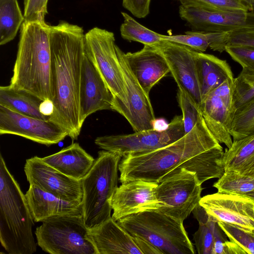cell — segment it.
<instances>
[{
	"instance_id": "29",
	"label": "cell",
	"mask_w": 254,
	"mask_h": 254,
	"mask_svg": "<svg viewBox=\"0 0 254 254\" xmlns=\"http://www.w3.org/2000/svg\"><path fill=\"white\" fill-rule=\"evenodd\" d=\"M213 187L219 192L244 195L254 191V176L225 170Z\"/></svg>"
},
{
	"instance_id": "9",
	"label": "cell",
	"mask_w": 254,
	"mask_h": 254,
	"mask_svg": "<svg viewBox=\"0 0 254 254\" xmlns=\"http://www.w3.org/2000/svg\"><path fill=\"white\" fill-rule=\"evenodd\" d=\"M201 185L195 173L185 169L166 176L155 189L156 211L183 222L199 204Z\"/></svg>"
},
{
	"instance_id": "41",
	"label": "cell",
	"mask_w": 254,
	"mask_h": 254,
	"mask_svg": "<svg viewBox=\"0 0 254 254\" xmlns=\"http://www.w3.org/2000/svg\"><path fill=\"white\" fill-rule=\"evenodd\" d=\"M240 173L254 176V155L248 162Z\"/></svg>"
},
{
	"instance_id": "3",
	"label": "cell",
	"mask_w": 254,
	"mask_h": 254,
	"mask_svg": "<svg viewBox=\"0 0 254 254\" xmlns=\"http://www.w3.org/2000/svg\"><path fill=\"white\" fill-rule=\"evenodd\" d=\"M50 28L46 22L23 23L9 84L42 101L53 98Z\"/></svg>"
},
{
	"instance_id": "31",
	"label": "cell",
	"mask_w": 254,
	"mask_h": 254,
	"mask_svg": "<svg viewBox=\"0 0 254 254\" xmlns=\"http://www.w3.org/2000/svg\"><path fill=\"white\" fill-rule=\"evenodd\" d=\"M254 133V96L235 112L230 128L233 141Z\"/></svg>"
},
{
	"instance_id": "16",
	"label": "cell",
	"mask_w": 254,
	"mask_h": 254,
	"mask_svg": "<svg viewBox=\"0 0 254 254\" xmlns=\"http://www.w3.org/2000/svg\"><path fill=\"white\" fill-rule=\"evenodd\" d=\"M116 49L123 71L127 93V104L120 113L135 132L153 129L156 120L147 95L131 72L125 53L116 45Z\"/></svg>"
},
{
	"instance_id": "15",
	"label": "cell",
	"mask_w": 254,
	"mask_h": 254,
	"mask_svg": "<svg viewBox=\"0 0 254 254\" xmlns=\"http://www.w3.org/2000/svg\"><path fill=\"white\" fill-rule=\"evenodd\" d=\"M179 13L192 31L223 32L254 27V11H209L181 4Z\"/></svg>"
},
{
	"instance_id": "39",
	"label": "cell",
	"mask_w": 254,
	"mask_h": 254,
	"mask_svg": "<svg viewBox=\"0 0 254 254\" xmlns=\"http://www.w3.org/2000/svg\"><path fill=\"white\" fill-rule=\"evenodd\" d=\"M151 0H123V7L138 18L146 17L150 12Z\"/></svg>"
},
{
	"instance_id": "6",
	"label": "cell",
	"mask_w": 254,
	"mask_h": 254,
	"mask_svg": "<svg viewBox=\"0 0 254 254\" xmlns=\"http://www.w3.org/2000/svg\"><path fill=\"white\" fill-rule=\"evenodd\" d=\"M117 222L132 236L146 241L161 254L195 253L183 222L161 212H140L125 217Z\"/></svg>"
},
{
	"instance_id": "27",
	"label": "cell",
	"mask_w": 254,
	"mask_h": 254,
	"mask_svg": "<svg viewBox=\"0 0 254 254\" xmlns=\"http://www.w3.org/2000/svg\"><path fill=\"white\" fill-rule=\"evenodd\" d=\"M254 155V133L233 141L224 152L223 161L225 170L241 172Z\"/></svg>"
},
{
	"instance_id": "1",
	"label": "cell",
	"mask_w": 254,
	"mask_h": 254,
	"mask_svg": "<svg viewBox=\"0 0 254 254\" xmlns=\"http://www.w3.org/2000/svg\"><path fill=\"white\" fill-rule=\"evenodd\" d=\"M224 152L201 115L192 129L176 141L154 150L123 157L119 165V181L159 183L185 169L195 173L202 184L223 175Z\"/></svg>"
},
{
	"instance_id": "2",
	"label": "cell",
	"mask_w": 254,
	"mask_h": 254,
	"mask_svg": "<svg viewBox=\"0 0 254 254\" xmlns=\"http://www.w3.org/2000/svg\"><path fill=\"white\" fill-rule=\"evenodd\" d=\"M52 82L54 111L49 120L72 140L80 134V92L85 56V34L77 25L61 21L50 25Z\"/></svg>"
},
{
	"instance_id": "11",
	"label": "cell",
	"mask_w": 254,
	"mask_h": 254,
	"mask_svg": "<svg viewBox=\"0 0 254 254\" xmlns=\"http://www.w3.org/2000/svg\"><path fill=\"white\" fill-rule=\"evenodd\" d=\"M234 79H228L211 91L200 105L201 113L207 127L217 141L227 148L233 142L230 128L236 110Z\"/></svg>"
},
{
	"instance_id": "23",
	"label": "cell",
	"mask_w": 254,
	"mask_h": 254,
	"mask_svg": "<svg viewBox=\"0 0 254 254\" xmlns=\"http://www.w3.org/2000/svg\"><path fill=\"white\" fill-rule=\"evenodd\" d=\"M41 158L62 173L78 180L85 177L95 160L78 143H73L56 153Z\"/></svg>"
},
{
	"instance_id": "19",
	"label": "cell",
	"mask_w": 254,
	"mask_h": 254,
	"mask_svg": "<svg viewBox=\"0 0 254 254\" xmlns=\"http://www.w3.org/2000/svg\"><path fill=\"white\" fill-rule=\"evenodd\" d=\"M114 96L102 75L85 54L80 92V122L101 110H113Z\"/></svg>"
},
{
	"instance_id": "13",
	"label": "cell",
	"mask_w": 254,
	"mask_h": 254,
	"mask_svg": "<svg viewBox=\"0 0 254 254\" xmlns=\"http://www.w3.org/2000/svg\"><path fill=\"white\" fill-rule=\"evenodd\" d=\"M199 204L218 222L254 234V201L242 195L217 192L201 198Z\"/></svg>"
},
{
	"instance_id": "14",
	"label": "cell",
	"mask_w": 254,
	"mask_h": 254,
	"mask_svg": "<svg viewBox=\"0 0 254 254\" xmlns=\"http://www.w3.org/2000/svg\"><path fill=\"white\" fill-rule=\"evenodd\" d=\"M27 181L66 200L82 202L81 180L70 178L44 162L41 157L27 159L24 167Z\"/></svg>"
},
{
	"instance_id": "30",
	"label": "cell",
	"mask_w": 254,
	"mask_h": 254,
	"mask_svg": "<svg viewBox=\"0 0 254 254\" xmlns=\"http://www.w3.org/2000/svg\"><path fill=\"white\" fill-rule=\"evenodd\" d=\"M192 213L199 223L198 229L193 236L197 252L199 254H212L214 236L212 218L199 204Z\"/></svg>"
},
{
	"instance_id": "34",
	"label": "cell",
	"mask_w": 254,
	"mask_h": 254,
	"mask_svg": "<svg viewBox=\"0 0 254 254\" xmlns=\"http://www.w3.org/2000/svg\"><path fill=\"white\" fill-rule=\"evenodd\" d=\"M177 99L182 111L185 134L190 131L201 116L200 106L183 88L178 87Z\"/></svg>"
},
{
	"instance_id": "38",
	"label": "cell",
	"mask_w": 254,
	"mask_h": 254,
	"mask_svg": "<svg viewBox=\"0 0 254 254\" xmlns=\"http://www.w3.org/2000/svg\"><path fill=\"white\" fill-rule=\"evenodd\" d=\"M235 45L254 47V27L245 28L229 32L226 46Z\"/></svg>"
},
{
	"instance_id": "40",
	"label": "cell",
	"mask_w": 254,
	"mask_h": 254,
	"mask_svg": "<svg viewBox=\"0 0 254 254\" xmlns=\"http://www.w3.org/2000/svg\"><path fill=\"white\" fill-rule=\"evenodd\" d=\"M39 110L42 115L49 118L54 111V105L53 101L50 99H46L42 101L40 105Z\"/></svg>"
},
{
	"instance_id": "37",
	"label": "cell",
	"mask_w": 254,
	"mask_h": 254,
	"mask_svg": "<svg viewBox=\"0 0 254 254\" xmlns=\"http://www.w3.org/2000/svg\"><path fill=\"white\" fill-rule=\"evenodd\" d=\"M225 52L242 68L254 67V47L245 45L226 46Z\"/></svg>"
},
{
	"instance_id": "42",
	"label": "cell",
	"mask_w": 254,
	"mask_h": 254,
	"mask_svg": "<svg viewBox=\"0 0 254 254\" xmlns=\"http://www.w3.org/2000/svg\"><path fill=\"white\" fill-rule=\"evenodd\" d=\"M168 125L169 124H167L163 120H156L154 124L153 129L160 131L163 130L168 127Z\"/></svg>"
},
{
	"instance_id": "21",
	"label": "cell",
	"mask_w": 254,
	"mask_h": 254,
	"mask_svg": "<svg viewBox=\"0 0 254 254\" xmlns=\"http://www.w3.org/2000/svg\"><path fill=\"white\" fill-rule=\"evenodd\" d=\"M88 233L98 254H143L137 238L112 217Z\"/></svg>"
},
{
	"instance_id": "5",
	"label": "cell",
	"mask_w": 254,
	"mask_h": 254,
	"mask_svg": "<svg viewBox=\"0 0 254 254\" xmlns=\"http://www.w3.org/2000/svg\"><path fill=\"white\" fill-rule=\"evenodd\" d=\"M122 156L102 150L87 174L81 180L82 215L88 229L111 217V202L118 187L119 165Z\"/></svg>"
},
{
	"instance_id": "20",
	"label": "cell",
	"mask_w": 254,
	"mask_h": 254,
	"mask_svg": "<svg viewBox=\"0 0 254 254\" xmlns=\"http://www.w3.org/2000/svg\"><path fill=\"white\" fill-rule=\"evenodd\" d=\"M125 57L131 72L148 95L152 88L170 72L166 60L155 46L145 45L140 51L125 53Z\"/></svg>"
},
{
	"instance_id": "12",
	"label": "cell",
	"mask_w": 254,
	"mask_h": 254,
	"mask_svg": "<svg viewBox=\"0 0 254 254\" xmlns=\"http://www.w3.org/2000/svg\"><path fill=\"white\" fill-rule=\"evenodd\" d=\"M0 134L20 136L48 146L59 143L68 136L65 129L49 119L22 115L1 105Z\"/></svg>"
},
{
	"instance_id": "22",
	"label": "cell",
	"mask_w": 254,
	"mask_h": 254,
	"mask_svg": "<svg viewBox=\"0 0 254 254\" xmlns=\"http://www.w3.org/2000/svg\"><path fill=\"white\" fill-rule=\"evenodd\" d=\"M25 195L35 222L57 216L82 214V202L60 198L35 185H30Z\"/></svg>"
},
{
	"instance_id": "44",
	"label": "cell",
	"mask_w": 254,
	"mask_h": 254,
	"mask_svg": "<svg viewBox=\"0 0 254 254\" xmlns=\"http://www.w3.org/2000/svg\"><path fill=\"white\" fill-rule=\"evenodd\" d=\"M244 196H246L254 201V191L249 192L248 193L244 195Z\"/></svg>"
},
{
	"instance_id": "33",
	"label": "cell",
	"mask_w": 254,
	"mask_h": 254,
	"mask_svg": "<svg viewBox=\"0 0 254 254\" xmlns=\"http://www.w3.org/2000/svg\"><path fill=\"white\" fill-rule=\"evenodd\" d=\"M181 5L209 11H249L244 0H176Z\"/></svg>"
},
{
	"instance_id": "32",
	"label": "cell",
	"mask_w": 254,
	"mask_h": 254,
	"mask_svg": "<svg viewBox=\"0 0 254 254\" xmlns=\"http://www.w3.org/2000/svg\"><path fill=\"white\" fill-rule=\"evenodd\" d=\"M254 96V67L243 68L234 79V99L236 109Z\"/></svg>"
},
{
	"instance_id": "24",
	"label": "cell",
	"mask_w": 254,
	"mask_h": 254,
	"mask_svg": "<svg viewBox=\"0 0 254 254\" xmlns=\"http://www.w3.org/2000/svg\"><path fill=\"white\" fill-rule=\"evenodd\" d=\"M194 59L201 101L225 81L234 78L231 67L225 60L196 51Z\"/></svg>"
},
{
	"instance_id": "28",
	"label": "cell",
	"mask_w": 254,
	"mask_h": 254,
	"mask_svg": "<svg viewBox=\"0 0 254 254\" xmlns=\"http://www.w3.org/2000/svg\"><path fill=\"white\" fill-rule=\"evenodd\" d=\"M121 14L124 22L120 27V33L124 39L151 46L157 44L163 40L162 34L143 26L127 13L122 12Z\"/></svg>"
},
{
	"instance_id": "7",
	"label": "cell",
	"mask_w": 254,
	"mask_h": 254,
	"mask_svg": "<svg viewBox=\"0 0 254 254\" xmlns=\"http://www.w3.org/2000/svg\"><path fill=\"white\" fill-rule=\"evenodd\" d=\"M35 234L38 246L49 254H98L82 214L48 218Z\"/></svg>"
},
{
	"instance_id": "36",
	"label": "cell",
	"mask_w": 254,
	"mask_h": 254,
	"mask_svg": "<svg viewBox=\"0 0 254 254\" xmlns=\"http://www.w3.org/2000/svg\"><path fill=\"white\" fill-rule=\"evenodd\" d=\"M48 0H24V21L45 22Z\"/></svg>"
},
{
	"instance_id": "17",
	"label": "cell",
	"mask_w": 254,
	"mask_h": 254,
	"mask_svg": "<svg viewBox=\"0 0 254 254\" xmlns=\"http://www.w3.org/2000/svg\"><path fill=\"white\" fill-rule=\"evenodd\" d=\"M154 46L166 60L178 87L186 91L200 106L201 97L194 59L195 51L185 45L164 39Z\"/></svg>"
},
{
	"instance_id": "8",
	"label": "cell",
	"mask_w": 254,
	"mask_h": 254,
	"mask_svg": "<svg viewBox=\"0 0 254 254\" xmlns=\"http://www.w3.org/2000/svg\"><path fill=\"white\" fill-rule=\"evenodd\" d=\"M114 34L94 27L85 34V54L114 96L113 110L119 114L127 104L125 81L116 49Z\"/></svg>"
},
{
	"instance_id": "4",
	"label": "cell",
	"mask_w": 254,
	"mask_h": 254,
	"mask_svg": "<svg viewBox=\"0 0 254 254\" xmlns=\"http://www.w3.org/2000/svg\"><path fill=\"white\" fill-rule=\"evenodd\" d=\"M34 220L25 195L0 156V241L9 254L36 252Z\"/></svg>"
},
{
	"instance_id": "25",
	"label": "cell",
	"mask_w": 254,
	"mask_h": 254,
	"mask_svg": "<svg viewBox=\"0 0 254 254\" xmlns=\"http://www.w3.org/2000/svg\"><path fill=\"white\" fill-rule=\"evenodd\" d=\"M42 101L26 91L9 85L0 87V105L22 115L47 120L49 118L42 115L39 106Z\"/></svg>"
},
{
	"instance_id": "35",
	"label": "cell",
	"mask_w": 254,
	"mask_h": 254,
	"mask_svg": "<svg viewBox=\"0 0 254 254\" xmlns=\"http://www.w3.org/2000/svg\"><path fill=\"white\" fill-rule=\"evenodd\" d=\"M229 240L239 245L246 254H254V234L230 224L218 222Z\"/></svg>"
},
{
	"instance_id": "43",
	"label": "cell",
	"mask_w": 254,
	"mask_h": 254,
	"mask_svg": "<svg viewBox=\"0 0 254 254\" xmlns=\"http://www.w3.org/2000/svg\"><path fill=\"white\" fill-rule=\"evenodd\" d=\"M249 11H254V0H244Z\"/></svg>"
},
{
	"instance_id": "26",
	"label": "cell",
	"mask_w": 254,
	"mask_h": 254,
	"mask_svg": "<svg viewBox=\"0 0 254 254\" xmlns=\"http://www.w3.org/2000/svg\"><path fill=\"white\" fill-rule=\"evenodd\" d=\"M24 21L17 0H0V45L13 40Z\"/></svg>"
},
{
	"instance_id": "10",
	"label": "cell",
	"mask_w": 254,
	"mask_h": 254,
	"mask_svg": "<svg viewBox=\"0 0 254 254\" xmlns=\"http://www.w3.org/2000/svg\"><path fill=\"white\" fill-rule=\"evenodd\" d=\"M185 134L183 116H177L163 130L151 129L129 134L99 136L94 142L101 149L118 153L124 157L163 147L176 141Z\"/></svg>"
},
{
	"instance_id": "18",
	"label": "cell",
	"mask_w": 254,
	"mask_h": 254,
	"mask_svg": "<svg viewBox=\"0 0 254 254\" xmlns=\"http://www.w3.org/2000/svg\"><path fill=\"white\" fill-rule=\"evenodd\" d=\"M157 185L140 180L122 183L116 189L111 199L112 217L117 221L138 213L156 211L158 206L155 189Z\"/></svg>"
}]
</instances>
